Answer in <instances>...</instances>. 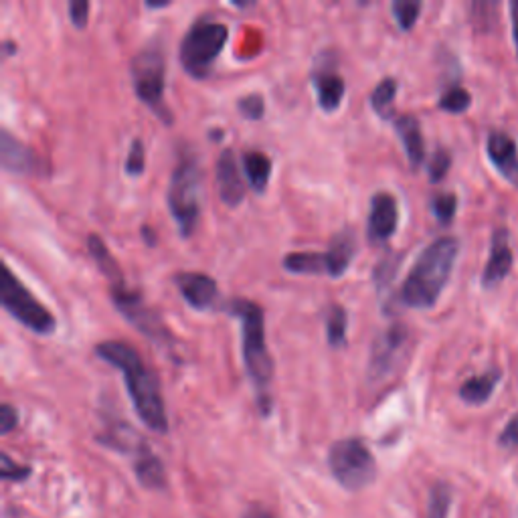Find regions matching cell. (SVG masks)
I'll list each match as a JSON object with an SVG mask.
<instances>
[{
  "label": "cell",
  "instance_id": "26",
  "mask_svg": "<svg viewBox=\"0 0 518 518\" xmlns=\"http://www.w3.org/2000/svg\"><path fill=\"white\" fill-rule=\"evenodd\" d=\"M397 96V81L393 77H385L379 81L371 94V106L381 118H389L393 112V102Z\"/></svg>",
  "mask_w": 518,
  "mask_h": 518
},
{
  "label": "cell",
  "instance_id": "3",
  "mask_svg": "<svg viewBox=\"0 0 518 518\" xmlns=\"http://www.w3.org/2000/svg\"><path fill=\"white\" fill-rule=\"evenodd\" d=\"M458 251L460 243L456 237H440L429 243L401 286V302L411 308L434 306L450 280Z\"/></svg>",
  "mask_w": 518,
  "mask_h": 518
},
{
  "label": "cell",
  "instance_id": "33",
  "mask_svg": "<svg viewBox=\"0 0 518 518\" xmlns=\"http://www.w3.org/2000/svg\"><path fill=\"white\" fill-rule=\"evenodd\" d=\"M237 108H239L241 116L247 118V120H262L264 110H266L264 96L262 94H249V96H245L237 102Z\"/></svg>",
  "mask_w": 518,
  "mask_h": 518
},
{
  "label": "cell",
  "instance_id": "29",
  "mask_svg": "<svg viewBox=\"0 0 518 518\" xmlns=\"http://www.w3.org/2000/svg\"><path fill=\"white\" fill-rule=\"evenodd\" d=\"M470 104H472L470 94L464 88H460V85H454V88L444 92V96L440 98V108L446 112H452V114L466 112L470 108Z\"/></svg>",
  "mask_w": 518,
  "mask_h": 518
},
{
  "label": "cell",
  "instance_id": "20",
  "mask_svg": "<svg viewBox=\"0 0 518 518\" xmlns=\"http://www.w3.org/2000/svg\"><path fill=\"white\" fill-rule=\"evenodd\" d=\"M243 170H245V177H247V183L251 185V189L255 193H264L270 183V175H272L270 156L259 150L243 152Z\"/></svg>",
  "mask_w": 518,
  "mask_h": 518
},
{
  "label": "cell",
  "instance_id": "32",
  "mask_svg": "<svg viewBox=\"0 0 518 518\" xmlns=\"http://www.w3.org/2000/svg\"><path fill=\"white\" fill-rule=\"evenodd\" d=\"M146 168V156H144V146L140 138H134L126 156V175L130 177H142V172Z\"/></svg>",
  "mask_w": 518,
  "mask_h": 518
},
{
  "label": "cell",
  "instance_id": "7",
  "mask_svg": "<svg viewBox=\"0 0 518 518\" xmlns=\"http://www.w3.org/2000/svg\"><path fill=\"white\" fill-rule=\"evenodd\" d=\"M0 304L35 334L49 336L55 332V316L25 288L9 266H3V276H0Z\"/></svg>",
  "mask_w": 518,
  "mask_h": 518
},
{
  "label": "cell",
  "instance_id": "12",
  "mask_svg": "<svg viewBox=\"0 0 518 518\" xmlns=\"http://www.w3.org/2000/svg\"><path fill=\"white\" fill-rule=\"evenodd\" d=\"M175 284L185 302L195 310H213L219 302V286L207 274L181 272L175 276Z\"/></svg>",
  "mask_w": 518,
  "mask_h": 518
},
{
  "label": "cell",
  "instance_id": "17",
  "mask_svg": "<svg viewBox=\"0 0 518 518\" xmlns=\"http://www.w3.org/2000/svg\"><path fill=\"white\" fill-rule=\"evenodd\" d=\"M512 270V249L508 245V233L504 229L496 231L492 237V249H490V257L488 264L482 276V284L486 288H492L496 284H500L508 272Z\"/></svg>",
  "mask_w": 518,
  "mask_h": 518
},
{
  "label": "cell",
  "instance_id": "22",
  "mask_svg": "<svg viewBox=\"0 0 518 518\" xmlns=\"http://www.w3.org/2000/svg\"><path fill=\"white\" fill-rule=\"evenodd\" d=\"M284 268L292 274H328V259L318 251H294L284 257Z\"/></svg>",
  "mask_w": 518,
  "mask_h": 518
},
{
  "label": "cell",
  "instance_id": "28",
  "mask_svg": "<svg viewBox=\"0 0 518 518\" xmlns=\"http://www.w3.org/2000/svg\"><path fill=\"white\" fill-rule=\"evenodd\" d=\"M452 504V490L448 484H436L429 494L427 518H448Z\"/></svg>",
  "mask_w": 518,
  "mask_h": 518
},
{
  "label": "cell",
  "instance_id": "37",
  "mask_svg": "<svg viewBox=\"0 0 518 518\" xmlns=\"http://www.w3.org/2000/svg\"><path fill=\"white\" fill-rule=\"evenodd\" d=\"M17 423H19L17 409L9 403L0 405V434H3V436L11 434V431L17 427Z\"/></svg>",
  "mask_w": 518,
  "mask_h": 518
},
{
  "label": "cell",
  "instance_id": "19",
  "mask_svg": "<svg viewBox=\"0 0 518 518\" xmlns=\"http://www.w3.org/2000/svg\"><path fill=\"white\" fill-rule=\"evenodd\" d=\"M395 130L405 146L407 158L413 166H419L423 162L425 156V146H423V136H421V128L415 116L411 114H403L395 120Z\"/></svg>",
  "mask_w": 518,
  "mask_h": 518
},
{
  "label": "cell",
  "instance_id": "2",
  "mask_svg": "<svg viewBox=\"0 0 518 518\" xmlns=\"http://www.w3.org/2000/svg\"><path fill=\"white\" fill-rule=\"evenodd\" d=\"M225 310L241 320V334H243V363L247 375L257 393V407L264 415L272 411V395L270 383L274 377V361L270 357L266 344V322L264 310L255 302L247 298L231 300Z\"/></svg>",
  "mask_w": 518,
  "mask_h": 518
},
{
  "label": "cell",
  "instance_id": "15",
  "mask_svg": "<svg viewBox=\"0 0 518 518\" xmlns=\"http://www.w3.org/2000/svg\"><path fill=\"white\" fill-rule=\"evenodd\" d=\"M488 156L500 175L518 187V150L514 140L504 132H492L488 136Z\"/></svg>",
  "mask_w": 518,
  "mask_h": 518
},
{
  "label": "cell",
  "instance_id": "34",
  "mask_svg": "<svg viewBox=\"0 0 518 518\" xmlns=\"http://www.w3.org/2000/svg\"><path fill=\"white\" fill-rule=\"evenodd\" d=\"M450 164H452V156L448 150L440 148L436 150V154L431 156V162H429V177L434 183H440L450 170Z\"/></svg>",
  "mask_w": 518,
  "mask_h": 518
},
{
  "label": "cell",
  "instance_id": "21",
  "mask_svg": "<svg viewBox=\"0 0 518 518\" xmlns=\"http://www.w3.org/2000/svg\"><path fill=\"white\" fill-rule=\"evenodd\" d=\"M88 249L94 257V262L98 266V270L110 280L112 288H120L124 286V278H122V270L116 262V257L110 253V249L106 247L104 239L98 233H90L88 235Z\"/></svg>",
  "mask_w": 518,
  "mask_h": 518
},
{
  "label": "cell",
  "instance_id": "1",
  "mask_svg": "<svg viewBox=\"0 0 518 518\" xmlns=\"http://www.w3.org/2000/svg\"><path fill=\"white\" fill-rule=\"evenodd\" d=\"M96 357L122 371L128 395L140 421L156 434H166L168 417L160 395V381L156 373L144 365L140 353L126 342L106 340L96 347Z\"/></svg>",
  "mask_w": 518,
  "mask_h": 518
},
{
  "label": "cell",
  "instance_id": "5",
  "mask_svg": "<svg viewBox=\"0 0 518 518\" xmlns=\"http://www.w3.org/2000/svg\"><path fill=\"white\" fill-rule=\"evenodd\" d=\"M227 39H229L227 25L215 19L205 17L193 23L191 29L185 33L179 49L183 69L195 79L209 77L213 63L221 55Z\"/></svg>",
  "mask_w": 518,
  "mask_h": 518
},
{
  "label": "cell",
  "instance_id": "36",
  "mask_svg": "<svg viewBox=\"0 0 518 518\" xmlns=\"http://www.w3.org/2000/svg\"><path fill=\"white\" fill-rule=\"evenodd\" d=\"M88 17H90L88 0H71V3H69V19H71L73 27L83 29L85 25H88Z\"/></svg>",
  "mask_w": 518,
  "mask_h": 518
},
{
  "label": "cell",
  "instance_id": "27",
  "mask_svg": "<svg viewBox=\"0 0 518 518\" xmlns=\"http://www.w3.org/2000/svg\"><path fill=\"white\" fill-rule=\"evenodd\" d=\"M391 11H393L397 25L403 31H411L419 19L421 3L419 0H395V3L391 5Z\"/></svg>",
  "mask_w": 518,
  "mask_h": 518
},
{
  "label": "cell",
  "instance_id": "40",
  "mask_svg": "<svg viewBox=\"0 0 518 518\" xmlns=\"http://www.w3.org/2000/svg\"><path fill=\"white\" fill-rule=\"evenodd\" d=\"M142 237H144V241L148 243V245H156V235H154V231H152V227H148V225H144L142 227Z\"/></svg>",
  "mask_w": 518,
  "mask_h": 518
},
{
  "label": "cell",
  "instance_id": "16",
  "mask_svg": "<svg viewBox=\"0 0 518 518\" xmlns=\"http://www.w3.org/2000/svg\"><path fill=\"white\" fill-rule=\"evenodd\" d=\"M314 90L318 96V104L324 112H334L340 108L342 98H344V79L342 75H338L332 65H320L314 75Z\"/></svg>",
  "mask_w": 518,
  "mask_h": 518
},
{
  "label": "cell",
  "instance_id": "38",
  "mask_svg": "<svg viewBox=\"0 0 518 518\" xmlns=\"http://www.w3.org/2000/svg\"><path fill=\"white\" fill-rule=\"evenodd\" d=\"M502 446H518V415H514L500 434Z\"/></svg>",
  "mask_w": 518,
  "mask_h": 518
},
{
  "label": "cell",
  "instance_id": "13",
  "mask_svg": "<svg viewBox=\"0 0 518 518\" xmlns=\"http://www.w3.org/2000/svg\"><path fill=\"white\" fill-rule=\"evenodd\" d=\"M217 187L221 201L227 207H239L243 203L245 187L239 175L235 152L231 148H225L217 158Z\"/></svg>",
  "mask_w": 518,
  "mask_h": 518
},
{
  "label": "cell",
  "instance_id": "39",
  "mask_svg": "<svg viewBox=\"0 0 518 518\" xmlns=\"http://www.w3.org/2000/svg\"><path fill=\"white\" fill-rule=\"evenodd\" d=\"M510 15H512V37H514L516 51H518V0H512Z\"/></svg>",
  "mask_w": 518,
  "mask_h": 518
},
{
  "label": "cell",
  "instance_id": "9",
  "mask_svg": "<svg viewBox=\"0 0 518 518\" xmlns=\"http://www.w3.org/2000/svg\"><path fill=\"white\" fill-rule=\"evenodd\" d=\"M112 302L116 304V308L122 312V316L134 326L138 328L144 336H148L152 342H170V332L166 330L164 322L158 318V314L154 310H150L142 296L134 290H128L126 286L120 288H112Z\"/></svg>",
  "mask_w": 518,
  "mask_h": 518
},
{
  "label": "cell",
  "instance_id": "25",
  "mask_svg": "<svg viewBox=\"0 0 518 518\" xmlns=\"http://www.w3.org/2000/svg\"><path fill=\"white\" fill-rule=\"evenodd\" d=\"M347 328H349V316L342 306H332L326 316V338L330 347H342L347 342Z\"/></svg>",
  "mask_w": 518,
  "mask_h": 518
},
{
  "label": "cell",
  "instance_id": "24",
  "mask_svg": "<svg viewBox=\"0 0 518 518\" xmlns=\"http://www.w3.org/2000/svg\"><path fill=\"white\" fill-rule=\"evenodd\" d=\"M500 375L496 371H490L486 375H478V377H472L468 379L462 387H460V397L466 401V403H472V405H480V403H486L490 399V395L494 393V387L498 383Z\"/></svg>",
  "mask_w": 518,
  "mask_h": 518
},
{
  "label": "cell",
  "instance_id": "14",
  "mask_svg": "<svg viewBox=\"0 0 518 518\" xmlns=\"http://www.w3.org/2000/svg\"><path fill=\"white\" fill-rule=\"evenodd\" d=\"M0 162L9 172H21V175H33L41 164L37 154L9 130L0 132Z\"/></svg>",
  "mask_w": 518,
  "mask_h": 518
},
{
  "label": "cell",
  "instance_id": "11",
  "mask_svg": "<svg viewBox=\"0 0 518 518\" xmlns=\"http://www.w3.org/2000/svg\"><path fill=\"white\" fill-rule=\"evenodd\" d=\"M399 223V207L391 193H377L371 199V211L367 219V237L371 243H383L393 237Z\"/></svg>",
  "mask_w": 518,
  "mask_h": 518
},
{
  "label": "cell",
  "instance_id": "35",
  "mask_svg": "<svg viewBox=\"0 0 518 518\" xmlns=\"http://www.w3.org/2000/svg\"><path fill=\"white\" fill-rule=\"evenodd\" d=\"M0 474H3L5 480H13V482H21L31 474L29 466H21L17 462L11 460L9 454L0 456Z\"/></svg>",
  "mask_w": 518,
  "mask_h": 518
},
{
  "label": "cell",
  "instance_id": "10",
  "mask_svg": "<svg viewBox=\"0 0 518 518\" xmlns=\"http://www.w3.org/2000/svg\"><path fill=\"white\" fill-rule=\"evenodd\" d=\"M405 340H407V330L401 324L389 326L383 334L375 338L371 347V359H369V377L373 381L387 377Z\"/></svg>",
  "mask_w": 518,
  "mask_h": 518
},
{
  "label": "cell",
  "instance_id": "6",
  "mask_svg": "<svg viewBox=\"0 0 518 518\" xmlns=\"http://www.w3.org/2000/svg\"><path fill=\"white\" fill-rule=\"evenodd\" d=\"M328 466L340 486L351 492L367 488L377 476V462L371 450L357 438H347L332 444Z\"/></svg>",
  "mask_w": 518,
  "mask_h": 518
},
{
  "label": "cell",
  "instance_id": "30",
  "mask_svg": "<svg viewBox=\"0 0 518 518\" xmlns=\"http://www.w3.org/2000/svg\"><path fill=\"white\" fill-rule=\"evenodd\" d=\"M456 207H458V199L452 193H442L431 199V211L438 217L440 223H450L456 215Z\"/></svg>",
  "mask_w": 518,
  "mask_h": 518
},
{
  "label": "cell",
  "instance_id": "4",
  "mask_svg": "<svg viewBox=\"0 0 518 518\" xmlns=\"http://www.w3.org/2000/svg\"><path fill=\"white\" fill-rule=\"evenodd\" d=\"M201 170L193 156H183L175 170H172L168 185V209L172 219L177 221L179 233L191 237L195 233L201 209Z\"/></svg>",
  "mask_w": 518,
  "mask_h": 518
},
{
  "label": "cell",
  "instance_id": "8",
  "mask_svg": "<svg viewBox=\"0 0 518 518\" xmlns=\"http://www.w3.org/2000/svg\"><path fill=\"white\" fill-rule=\"evenodd\" d=\"M164 73V55L158 47H144L130 61V75L136 96L160 118H164V122H170L168 110L164 108Z\"/></svg>",
  "mask_w": 518,
  "mask_h": 518
},
{
  "label": "cell",
  "instance_id": "18",
  "mask_svg": "<svg viewBox=\"0 0 518 518\" xmlns=\"http://www.w3.org/2000/svg\"><path fill=\"white\" fill-rule=\"evenodd\" d=\"M357 251V239L351 229H344L336 233L328 245L326 259H328V276L340 278L349 270L353 257Z\"/></svg>",
  "mask_w": 518,
  "mask_h": 518
},
{
  "label": "cell",
  "instance_id": "31",
  "mask_svg": "<svg viewBox=\"0 0 518 518\" xmlns=\"http://www.w3.org/2000/svg\"><path fill=\"white\" fill-rule=\"evenodd\" d=\"M397 268H399V257H391V255L383 257L377 264V268L373 270V280L379 292H383L391 284V280L397 274Z\"/></svg>",
  "mask_w": 518,
  "mask_h": 518
},
{
  "label": "cell",
  "instance_id": "23",
  "mask_svg": "<svg viewBox=\"0 0 518 518\" xmlns=\"http://www.w3.org/2000/svg\"><path fill=\"white\" fill-rule=\"evenodd\" d=\"M134 470H136V476H138L142 486H146V488H162L164 486V468H162L160 460L146 446H142L138 450Z\"/></svg>",
  "mask_w": 518,
  "mask_h": 518
}]
</instances>
